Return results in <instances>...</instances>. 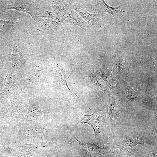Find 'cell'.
Returning a JSON list of instances; mask_svg holds the SVG:
<instances>
[{
	"label": "cell",
	"mask_w": 157,
	"mask_h": 157,
	"mask_svg": "<svg viewBox=\"0 0 157 157\" xmlns=\"http://www.w3.org/2000/svg\"><path fill=\"white\" fill-rule=\"evenodd\" d=\"M76 139L79 142L80 147L84 151L88 153L93 154L100 155L104 154L106 150L105 148L99 147L97 145L89 143L83 144L80 142L78 138Z\"/></svg>",
	"instance_id": "obj_3"
},
{
	"label": "cell",
	"mask_w": 157,
	"mask_h": 157,
	"mask_svg": "<svg viewBox=\"0 0 157 157\" xmlns=\"http://www.w3.org/2000/svg\"><path fill=\"white\" fill-rule=\"evenodd\" d=\"M37 71L38 70L34 69L30 72L29 74H28V78H29L28 79L32 80V82L33 81L34 82L36 83L37 81H38L37 80H39V78H41V76H42L41 74H39L41 72H37Z\"/></svg>",
	"instance_id": "obj_7"
},
{
	"label": "cell",
	"mask_w": 157,
	"mask_h": 157,
	"mask_svg": "<svg viewBox=\"0 0 157 157\" xmlns=\"http://www.w3.org/2000/svg\"><path fill=\"white\" fill-rule=\"evenodd\" d=\"M102 2L103 3V9L104 11L111 13L114 17L124 12L121 6L115 8L112 7L107 5L104 1H102Z\"/></svg>",
	"instance_id": "obj_4"
},
{
	"label": "cell",
	"mask_w": 157,
	"mask_h": 157,
	"mask_svg": "<svg viewBox=\"0 0 157 157\" xmlns=\"http://www.w3.org/2000/svg\"><path fill=\"white\" fill-rule=\"evenodd\" d=\"M84 116L81 123H87L93 129L96 137L104 139L105 126V116L102 112H96L90 116Z\"/></svg>",
	"instance_id": "obj_1"
},
{
	"label": "cell",
	"mask_w": 157,
	"mask_h": 157,
	"mask_svg": "<svg viewBox=\"0 0 157 157\" xmlns=\"http://www.w3.org/2000/svg\"><path fill=\"white\" fill-rule=\"evenodd\" d=\"M138 145L143 146L145 145L142 141L141 134H135L126 137L123 141L122 147L124 148L129 147L132 149V147Z\"/></svg>",
	"instance_id": "obj_2"
},
{
	"label": "cell",
	"mask_w": 157,
	"mask_h": 157,
	"mask_svg": "<svg viewBox=\"0 0 157 157\" xmlns=\"http://www.w3.org/2000/svg\"><path fill=\"white\" fill-rule=\"evenodd\" d=\"M17 23H14L0 20V29L4 32L8 31Z\"/></svg>",
	"instance_id": "obj_6"
},
{
	"label": "cell",
	"mask_w": 157,
	"mask_h": 157,
	"mask_svg": "<svg viewBox=\"0 0 157 157\" xmlns=\"http://www.w3.org/2000/svg\"><path fill=\"white\" fill-rule=\"evenodd\" d=\"M152 135L154 137L156 141H157V117L156 115L154 114L153 121L149 128V136Z\"/></svg>",
	"instance_id": "obj_5"
},
{
	"label": "cell",
	"mask_w": 157,
	"mask_h": 157,
	"mask_svg": "<svg viewBox=\"0 0 157 157\" xmlns=\"http://www.w3.org/2000/svg\"><path fill=\"white\" fill-rule=\"evenodd\" d=\"M126 93L128 98L132 100L136 99V95L134 91L129 87H127L126 89Z\"/></svg>",
	"instance_id": "obj_8"
}]
</instances>
